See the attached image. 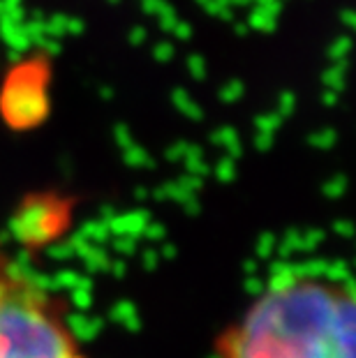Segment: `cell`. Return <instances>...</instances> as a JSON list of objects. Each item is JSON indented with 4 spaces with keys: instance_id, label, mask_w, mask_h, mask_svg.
I'll use <instances>...</instances> for the list:
<instances>
[{
    "instance_id": "1",
    "label": "cell",
    "mask_w": 356,
    "mask_h": 358,
    "mask_svg": "<svg viewBox=\"0 0 356 358\" xmlns=\"http://www.w3.org/2000/svg\"><path fill=\"white\" fill-rule=\"evenodd\" d=\"M220 358H356V301L350 285L285 273L225 326Z\"/></svg>"
},
{
    "instance_id": "2",
    "label": "cell",
    "mask_w": 356,
    "mask_h": 358,
    "mask_svg": "<svg viewBox=\"0 0 356 358\" xmlns=\"http://www.w3.org/2000/svg\"><path fill=\"white\" fill-rule=\"evenodd\" d=\"M0 358H90L65 303L7 257H0Z\"/></svg>"
}]
</instances>
